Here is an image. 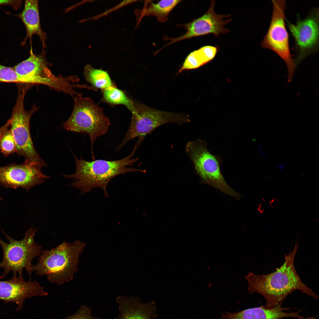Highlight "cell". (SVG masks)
Masks as SVG:
<instances>
[{
    "mask_svg": "<svg viewBox=\"0 0 319 319\" xmlns=\"http://www.w3.org/2000/svg\"><path fill=\"white\" fill-rule=\"evenodd\" d=\"M1 199V198H0V200Z\"/></svg>",
    "mask_w": 319,
    "mask_h": 319,
    "instance_id": "4316f807",
    "label": "cell"
},
{
    "mask_svg": "<svg viewBox=\"0 0 319 319\" xmlns=\"http://www.w3.org/2000/svg\"><path fill=\"white\" fill-rule=\"evenodd\" d=\"M82 96L81 93L74 97L72 112L64 123L63 126L68 131L85 132L88 134L91 142V153L94 159V143L97 137L107 132L110 123L102 108L95 104L90 98Z\"/></svg>",
    "mask_w": 319,
    "mask_h": 319,
    "instance_id": "8992f818",
    "label": "cell"
},
{
    "mask_svg": "<svg viewBox=\"0 0 319 319\" xmlns=\"http://www.w3.org/2000/svg\"><path fill=\"white\" fill-rule=\"evenodd\" d=\"M137 1L135 0H124L123 1L119 3L118 4L116 5L115 6L108 10L102 13L101 14L97 15L95 16L91 17L89 19H94L97 20L99 19L103 16L107 15L109 13H111L113 11L116 10L117 9H119L126 5H127L128 4L133 3V2L136 1Z\"/></svg>",
    "mask_w": 319,
    "mask_h": 319,
    "instance_id": "cb8c5ba5",
    "label": "cell"
},
{
    "mask_svg": "<svg viewBox=\"0 0 319 319\" xmlns=\"http://www.w3.org/2000/svg\"><path fill=\"white\" fill-rule=\"evenodd\" d=\"M218 51L216 46L206 45L191 52L187 57L178 73L184 70L197 68L210 61Z\"/></svg>",
    "mask_w": 319,
    "mask_h": 319,
    "instance_id": "2e32d148",
    "label": "cell"
},
{
    "mask_svg": "<svg viewBox=\"0 0 319 319\" xmlns=\"http://www.w3.org/2000/svg\"><path fill=\"white\" fill-rule=\"evenodd\" d=\"M0 82L22 84V79L13 67L0 65Z\"/></svg>",
    "mask_w": 319,
    "mask_h": 319,
    "instance_id": "44dd1931",
    "label": "cell"
},
{
    "mask_svg": "<svg viewBox=\"0 0 319 319\" xmlns=\"http://www.w3.org/2000/svg\"><path fill=\"white\" fill-rule=\"evenodd\" d=\"M181 0H164L155 4L149 2L148 6L144 7L140 10L139 20L145 16H153L160 22H164L168 19L169 13Z\"/></svg>",
    "mask_w": 319,
    "mask_h": 319,
    "instance_id": "e0dca14e",
    "label": "cell"
},
{
    "mask_svg": "<svg viewBox=\"0 0 319 319\" xmlns=\"http://www.w3.org/2000/svg\"><path fill=\"white\" fill-rule=\"evenodd\" d=\"M276 167L279 170H282L284 168V165L282 164H279L276 165Z\"/></svg>",
    "mask_w": 319,
    "mask_h": 319,
    "instance_id": "484cf974",
    "label": "cell"
},
{
    "mask_svg": "<svg viewBox=\"0 0 319 319\" xmlns=\"http://www.w3.org/2000/svg\"><path fill=\"white\" fill-rule=\"evenodd\" d=\"M119 310L115 319H154L157 316L154 301L142 303L138 297L118 296L116 299Z\"/></svg>",
    "mask_w": 319,
    "mask_h": 319,
    "instance_id": "5bb4252c",
    "label": "cell"
},
{
    "mask_svg": "<svg viewBox=\"0 0 319 319\" xmlns=\"http://www.w3.org/2000/svg\"><path fill=\"white\" fill-rule=\"evenodd\" d=\"M287 25L294 42V62L297 65L319 50V9H311L304 19L298 18L296 24L287 20Z\"/></svg>",
    "mask_w": 319,
    "mask_h": 319,
    "instance_id": "30bf717a",
    "label": "cell"
},
{
    "mask_svg": "<svg viewBox=\"0 0 319 319\" xmlns=\"http://www.w3.org/2000/svg\"><path fill=\"white\" fill-rule=\"evenodd\" d=\"M19 17L25 27L26 35L22 43H25L28 38L31 42L32 36L36 34L38 36L42 43L43 49L46 48V33L42 30L40 19L38 1L35 0H25L24 7Z\"/></svg>",
    "mask_w": 319,
    "mask_h": 319,
    "instance_id": "9a60e30c",
    "label": "cell"
},
{
    "mask_svg": "<svg viewBox=\"0 0 319 319\" xmlns=\"http://www.w3.org/2000/svg\"><path fill=\"white\" fill-rule=\"evenodd\" d=\"M84 73L86 81L95 87L104 89L112 86L110 77L105 71L87 64L84 68Z\"/></svg>",
    "mask_w": 319,
    "mask_h": 319,
    "instance_id": "ac0fdd59",
    "label": "cell"
},
{
    "mask_svg": "<svg viewBox=\"0 0 319 319\" xmlns=\"http://www.w3.org/2000/svg\"><path fill=\"white\" fill-rule=\"evenodd\" d=\"M48 294L37 281H26L23 278L17 276H13L8 280L0 281V300L15 303L19 310L23 307L25 299Z\"/></svg>",
    "mask_w": 319,
    "mask_h": 319,
    "instance_id": "4fadbf2b",
    "label": "cell"
},
{
    "mask_svg": "<svg viewBox=\"0 0 319 319\" xmlns=\"http://www.w3.org/2000/svg\"><path fill=\"white\" fill-rule=\"evenodd\" d=\"M31 87L27 84L18 86V96L10 119V128L16 146V152L26 160L39 164L42 167L47 166L35 148L31 139L30 124L31 117L39 108L34 103L32 108L25 110L24 106L25 96Z\"/></svg>",
    "mask_w": 319,
    "mask_h": 319,
    "instance_id": "52a82bcc",
    "label": "cell"
},
{
    "mask_svg": "<svg viewBox=\"0 0 319 319\" xmlns=\"http://www.w3.org/2000/svg\"><path fill=\"white\" fill-rule=\"evenodd\" d=\"M273 12L268 30L261 43L263 48L275 52L287 66L288 79H292L296 65L291 53L289 35L285 23L286 0H272Z\"/></svg>",
    "mask_w": 319,
    "mask_h": 319,
    "instance_id": "9c48e42d",
    "label": "cell"
},
{
    "mask_svg": "<svg viewBox=\"0 0 319 319\" xmlns=\"http://www.w3.org/2000/svg\"><path fill=\"white\" fill-rule=\"evenodd\" d=\"M133 102L130 126L118 147L117 151L129 140L136 137L138 138L134 146L137 148L147 135L163 124L169 123L181 124L190 121L189 116L186 114L161 111L139 102L133 101Z\"/></svg>",
    "mask_w": 319,
    "mask_h": 319,
    "instance_id": "5b68a950",
    "label": "cell"
},
{
    "mask_svg": "<svg viewBox=\"0 0 319 319\" xmlns=\"http://www.w3.org/2000/svg\"><path fill=\"white\" fill-rule=\"evenodd\" d=\"M0 150L5 156L16 152V143L10 128L6 130L0 137Z\"/></svg>",
    "mask_w": 319,
    "mask_h": 319,
    "instance_id": "ffe728a7",
    "label": "cell"
},
{
    "mask_svg": "<svg viewBox=\"0 0 319 319\" xmlns=\"http://www.w3.org/2000/svg\"><path fill=\"white\" fill-rule=\"evenodd\" d=\"M10 128V122L8 120L6 123L0 127V137L2 134L7 129Z\"/></svg>",
    "mask_w": 319,
    "mask_h": 319,
    "instance_id": "d4e9b609",
    "label": "cell"
},
{
    "mask_svg": "<svg viewBox=\"0 0 319 319\" xmlns=\"http://www.w3.org/2000/svg\"><path fill=\"white\" fill-rule=\"evenodd\" d=\"M221 319H257L254 307L234 313H226L222 315Z\"/></svg>",
    "mask_w": 319,
    "mask_h": 319,
    "instance_id": "7402d4cb",
    "label": "cell"
},
{
    "mask_svg": "<svg viewBox=\"0 0 319 319\" xmlns=\"http://www.w3.org/2000/svg\"><path fill=\"white\" fill-rule=\"evenodd\" d=\"M137 148L134 147L131 153L127 157L119 160L108 161L98 160L88 161L81 157L78 159L74 155L76 164L75 172L71 175H64L65 178H74L76 180L71 185L80 189L82 194L88 192L92 189L100 188L103 190L105 196H108L107 187L109 182L115 176L131 172L144 170L128 167L136 162L138 158H132Z\"/></svg>",
    "mask_w": 319,
    "mask_h": 319,
    "instance_id": "7a4b0ae2",
    "label": "cell"
},
{
    "mask_svg": "<svg viewBox=\"0 0 319 319\" xmlns=\"http://www.w3.org/2000/svg\"><path fill=\"white\" fill-rule=\"evenodd\" d=\"M42 167L27 160L22 164L0 165V186L16 189L21 188L27 192L33 186L43 183L49 177L43 174Z\"/></svg>",
    "mask_w": 319,
    "mask_h": 319,
    "instance_id": "8fae6325",
    "label": "cell"
},
{
    "mask_svg": "<svg viewBox=\"0 0 319 319\" xmlns=\"http://www.w3.org/2000/svg\"><path fill=\"white\" fill-rule=\"evenodd\" d=\"M298 248L297 242L292 250L285 255L282 265L274 272L261 275L249 272L245 276L249 294L258 293L263 296L266 301L265 307L271 308L281 304L288 295L297 290L315 299L318 298L302 281L295 268L294 260Z\"/></svg>",
    "mask_w": 319,
    "mask_h": 319,
    "instance_id": "6da1fadb",
    "label": "cell"
},
{
    "mask_svg": "<svg viewBox=\"0 0 319 319\" xmlns=\"http://www.w3.org/2000/svg\"><path fill=\"white\" fill-rule=\"evenodd\" d=\"M38 230L30 227L25 234L22 240H15L8 235L2 230L9 241L7 243L0 237V245L3 253V258L0 263V269H4L0 278L6 277L12 271L13 277L23 278L22 271L25 268L30 276L32 272V261L35 257L39 256L42 246L36 243L34 237Z\"/></svg>",
    "mask_w": 319,
    "mask_h": 319,
    "instance_id": "277c9868",
    "label": "cell"
},
{
    "mask_svg": "<svg viewBox=\"0 0 319 319\" xmlns=\"http://www.w3.org/2000/svg\"><path fill=\"white\" fill-rule=\"evenodd\" d=\"M206 145L204 141L197 139L188 142L186 147L187 153L201 181L239 199L240 195L228 185L222 174L219 157L211 154Z\"/></svg>",
    "mask_w": 319,
    "mask_h": 319,
    "instance_id": "ba28073f",
    "label": "cell"
},
{
    "mask_svg": "<svg viewBox=\"0 0 319 319\" xmlns=\"http://www.w3.org/2000/svg\"><path fill=\"white\" fill-rule=\"evenodd\" d=\"M215 1L212 0L207 11L202 16L191 22L182 25L187 30L184 34L177 38H164V40L170 42L165 45V47L172 44L193 37L212 34L218 37L220 34L229 32V29L224 26L232 21L231 19L224 20V18L230 17V15L219 14L214 10Z\"/></svg>",
    "mask_w": 319,
    "mask_h": 319,
    "instance_id": "7c38bea8",
    "label": "cell"
},
{
    "mask_svg": "<svg viewBox=\"0 0 319 319\" xmlns=\"http://www.w3.org/2000/svg\"><path fill=\"white\" fill-rule=\"evenodd\" d=\"M92 310L90 307L82 306L75 314L67 317L66 319H101L93 317L91 315Z\"/></svg>",
    "mask_w": 319,
    "mask_h": 319,
    "instance_id": "603a6c76",
    "label": "cell"
},
{
    "mask_svg": "<svg viewBox=\"0 0 319 319\" xmlns=\"http://www.w3.org/2000/svg\"><path fill=\"white\" fill-rule=\"evenodd\" d=\"M85 244L77 240L63 242L55 248L42 251L38 262L32 267L37 276H46L52 284L60 285L72 280L78 271L79 258Z\"/></svg>",
    "mask_w": 319,
    "mask_h": 319,
    "instance_id": "3957f363",
    "label": "cell"
},
{
    "mask_svg": "<svg viewBox=\"0 0 319 319\" xmlns=\"http://www.w3.org/2000/svg\"><path fill=\"white\" fill-rule=\"evenodd\" d=\"M103 99L106 102L113 104L123 105L131 111L133 109V101L123 92L113 85L103 89Z\"/></svg>",
    "mask_w": 319,
    "mask_h": 319,
    "instance_id": "d6986e66",
    "label": "cell"
}]
</instances>
